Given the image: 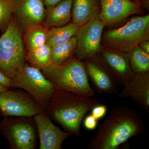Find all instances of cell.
Listing matches in <instances>:
<instances>
[{"instance_id":"ac0fdd59","label":"cell","mask_w":149,"mask_h":149,"mask_svg":"<svg viewBox=\"0 0 149 149\" xmlns=\"http://www.w3.org/2000/svg\"><path fill=\"white\" fill-rule=\"evenodd\" d=\"M80 25L73 22L58 27H53L48 30L46 44L50 47L61 45L76 36Z\"/></svg>"},{"instance_id":"277c9868","label":"cell","mask_w":149,"mask_h":149,"mask_svg":"<svg viewBox=\"0 0 149 149\" xmlns=\"http://www.w3.org/2000/svg\"><path fill=\"white\" fill-rule=\"evenodd\" d=\"M149 38V15L137 16L125 25L104 34L103 43L110 51L130 55L133 49Z\"/></svg>"},{"instance_id":"8fae6325","label":"cell","mask_w":149,"mask_h":149,"mask_svg":"<svg viewBox=\"0 0 149 149\" xmlns=\"http://www.w3.org/2000/svg\"><path fill=\"white\" fill-rule=\"evenodd\" d=\"M37 126L40 149H61L62 144L72 136L70 132L63 131L57 127L45 111H42L33 116Z\"/></svg>"},{"instance_id":"ba28073f","label":"cell","mask_w":149,"mask_h":149,"mask_svg":"<svg viewBox=\"0 0 149 149\" xmlns=\"http://www.w3.org/2000/svg\"><path fill=\"white\" fill-rule=\"evenodd\" d=\"M17 88H10L0 92V115L2 116L33 117L45 110L30 94Z\"/></svg>"},{"instance_id":"44dd1931","label":"cell","mask_w":149,"mask_h":149,"mask_svg":"<svg viewBox=\"0 0 149 149\" xmlns=\"http://www.w3.org/2000/svg\"><path fill=\"white\" fill-rule=\"evenodd\" d=\"M76 42L74 36L66 42L51 47V64H61L74 55Z\"/></svg>"},{"instance_id":"d6986e66","label":"cell","mask_w":149,"mask_h":149,"mask_svg":"<svg viewBox=\"0 0 149 149\" xmlns=\"http://www.w3.org/2000/svg\"><path fill=\"white\" fill-rule=\"evenodd\" d=\"M25 61L30 66L42 70L51 64V47L45 44L27 52Z\"/></svg>"},{"instance_id":"7402d4cb","label":"cell","mask_w":149,"mask_h":149,"mask_svg":"<svg viewBox=\"0 0 149 149\" xmlns=\"http://www.w3.org/2000/svg\"><path fill=\"white\" fill-rule=\"evenodd\" d=\"M129 62L134 73L149 72V54L144 52L139 45L135 47L130 53Z\"/></svg>"},{"instance_id":"30bf717a","label":"cell","mask_w":149,"mask_h":149,"mask_svg":"<svg viewBox=\"0 0 149 149\" xmlns=\"http://www.w3.org/2000/svg\"><path fill=\"white\" fill-rule=\"evenodd\" d=\"M45 15L42 0H14L13 16L22 33L44 24Z\"/></svg>"},{"instance_id":"6da1fadb","label":"cell","mask_w":149,"mask_h":149,"mask_svg":"<svg viewBox=\"0 0 149 149\" xmlns=\"http://www.w3.org/2000/svg\"><path fill=\"white\" fill-rule=\"evenodd\" d=\"M146 131L145 121L139 113L126 106H117L99 125L88 148L116 149L130 138Z\"/></svg>"},{"instance_id":"603a6c76","label":"cell","mask_w":149,"mask_h":149,"mask_svg":"<svg viewBox=\"0 0 149 149\" xmlns=\"http://www.w3.org/2000/svg\"><path fill=\"white\" fill-rule=\"evenodd\" d=\"M14 0H0V32H5L13 16Z\"/></svg>"},{"instance_id":"52a82bcc","label":"cell","mask_w":149,"mask_h":149,"mask_svg":"<svg viewBox=\"0 0 149 149\" xmlns=\"http://www.w3.org/2000/svg\"><path fill=\"white\" fill-rule=\"evenodd\" d=\"M10 79L14 88L26 91L45 110L49 100L56 91L41 70L30 66L27 63Z\"/></svg>"},{"instance_id":"7a4b0ae2","label":"cell","mask_w":149,"mask_h":149,"mask_svg":"<svg viewBox=\"0 0 149 149\" xmlns=\"http://www.w3.org/2000/svg\"><path fill=\"white\" fill-rule=\"evenodd\" d=\"M99 104L97 99L92 97L56 90L45 111L51 120L58 123L65 131L79 137L85 115Z\"/></svg>"},{"instance_id":"4316f807","label":"cell","mask_w":149,"mask_h":149,"mask_svg":"<svg viewBox=\"0 0 149 149\" xmlns=\"http://www.w3.org/2000/svg\"><path fill=\"white\" fill-rule=\"evenodd\" d=\"M139 46L144 52L147 54H149V40L143 41L139 44Z\"/></svg>"},{"instance_id":"f1b7e54d","label":"cell","mask_w":149,"mask_h":149,"mask_svg":"<svg viewBox=\"0 0 149 149\" xmlns=\"http://www.w3.org/2000/svg\"><path fill=\"white\" fill-rule=\"evenodd\" d=\"M133 2L139 4L141 6L142 4H146V3H148V0H130Z\"/></svg>"},{"instance_id":"4fadbf2b","label":"cell","mask_w":149,"mask_h":149,"mask_svg":"<svg viewBox=\"0 0 149 149\" xmlns=\"http://www.w3.org/2000/svg\"><path fill=\"white\" fill-rule=\"evenodd\" d=\"M100 18L104 25L117 23L141 10L139 4L130 0H100Z\"/></svg>"},{"instance_id":"d4e9b609","label":"cell","mask_w":149,"mask_h":149,"mask_svg":"<svg viewBox=\"0 0 149 149\" xmlns=\"http://www.w3.org/2000/svg\"><path fill=\"white\" fill-rule=\"evenodd\" d=\"M83 120V125L87 130H93L97 128L98 120H97L92 114L87 116Z\"/></svg>"},{"instance_id":"5b68a950","label":"cell","mask_w":149,"mask_h":149,"mask_svg":"<svg viewBox=\"0 0 149 149\" xmlns=\"http://www.w3.org/2000/svg\"><path fill=\"white\" fill-rule=\"evenodd\" d=\"M27 53L23 33L13 16L8 28L0 37V69L11 78L24 66Z\"/></svg>"},{"instance_id":"e0dca14e","label":"cell","mask_w":149,"mask_h":149,"mask_svg":"<svg viewBox=\"0 0 149 149\" xmlns=\"http://www.w3.org/2000/svg\"><path fill=\"white\" fill-rule=\"evenodd\" d=\"M101 4L100 0H73L72 22L81 25L92 19L100 17Z\"/></svg>"},{"instance_id":"83f0119b","label":"cell","mask_w":149,"mask_h":149,"mask_svg":"<svg viewBox=\"0 0 149 149\" xmlns=\"http://www.w3.org/2000/svg\"><path fill=\"white\" fill-rule=\"evenodd\" d=\"M62 1V0H42L46 8L56 4Z\"/></svg>"},{"instance_id":"9c48e42d","label":"cell","mask_w":149,"mask_h":149,"mask_svg":"<svg viewBox=\"0 0 149 149\" xmlns=\"http://www.w3.org/2000/svg\"><path fill=\"white\" fill-rule=\"evenodd\" d=\"M104 25L99 17L92 19L80 26L76 35V49L74 56L82 61L91 58L100 51Z\"/></svg>"},{"instance_id":"3957f363","label":"cell","mask_w":149,"mask_h":149,"mask_svg":"<svg viewBox=\"0 0 149 149\" xmlns=\"http://www.w3.org/2000/svg\"><path fill=\"white\" fill-rule=\"evenodd\" d=\"M41 71L56 90L85 97L94 95L84 65L74 55L61 64H51Z\"/></svg>"},{"instance_id":"9a60e30c","label":"cell","mask_w":149,"mask_h":149,"mask_svg":"<svg viewBox=\"0 0 149 149\" xmlns=\"http://www.w3.org/2000/svg\"><path fill=\"white\" fill-rule=\"evenodd\" d=\"M102 55L120 85H125L135 74L130 67V55L108 50L102 51Z\"/></svg>"},{"instance_id":"5bb4252c","label":"cell","mask_w":149,"mask_h":149,"mask_svg":"<svg viewBox=\"0 0 149 149\" xmlns=\"http://www.w3.org/2000/svg\"><path fill=\"white\" fill-rule=\"evenodd\" d=\"M123 86V89L118 93L117 97L120 98L130 97L149 113V72L135 73Z\"/></svg>"},{"instance_id":"f546056e","label":"cell","mask_w":149,"mask_h":149,"mask_svg":"<svg viewBox=\"0 0 149 149\" xmlns=\"http://www.w3.org/2000/svg\"><path fill=\"white\" fill-rule=\"evenodd\" d=\"M10 89L8 87L0 84V92H5Z\"/></svg>"},{"instance_id":"484cf974","label":"cell","mask_w":149,"mask_h":149,"mask_svg":"<svg viewBox=\"0 0 149 149\" xmlns=\"http://www.w3.org/2000/svg\"><path fill=\"white\" fill-rule=\"evenodd\" d=\"M0 84L8 88H14L12 80L0 69Z\"/></svg>"},{"instance_id":"2e32d148","label":"cell","mask_w":149,"mask_h":149,"mask_svg":"<svg viewBox=\"0 0 149 149\" xmlns=\"http://www.w3.org/2000/svg\"><path fill=\"white\" fill-rule=\"evenodd\" d=\"M73 0H62L46 8L44 25L48 29L68 24L71 18Z\"/></svg>"},{"instance_id":"ffe728a7","label":"cell","mask_w":149,"mask_h":149,"mask_svg":"<svg viewBox=\"0 0 149 149\" xmlns=\"http://www.w3.org/2000/svg\"><path fill=\"white\" fill-rule=\"evenodd\" d=\"M49 29L43 24L27 29L23 33V39L27 52L46 44Z\"/></svg>"},{"instance_id":"cb8c5ba5","label":"cell","mask_w":149,"mask_h":149,"mask_svg":"<svg viewBox=\"0 0 149 149\" xmlns=\"http://www.w3.org/2000/svg\"><path fill=\"white\" fill-rule=\"evenodd\" d=\"M91 114L97 120L101 119L106 114L107 107L104 104H98L91 109Z\"/></svg>"},{"instance_id":"8992f818","label":"cell","mask_w":149,"mask_h":149,"mask_svg":"<svg viewBox=\"0 0 149 149\" xmlns=\"http://www.w3.org/2000/svg\"><path fill=\"white\" fill-rule=\"evenodd\" d=\"M0 133L10 149H35L38 139L37 126L32 116H8L0 121Z\"/></svg>"},{"instance_id":"7c38bea8","label":"cell","mask_w":149,"mask_h":149,"mask_svg":"<svg viewBox=\"0 0 149 149\" xmlns=\"http://www.w3.org/2000/svg\"><path fill=\"white\" fill-rule=\"evenodd\" d=\"M83 61L88 80H91L93 90L100 94H116L119 91L120 84L112 72L102 65L95 57Z\"/></svg>"}]
</instances>
